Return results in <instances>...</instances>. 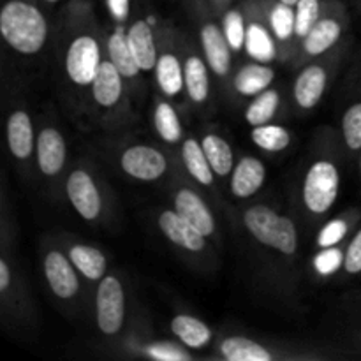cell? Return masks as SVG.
<instances>
[{
    "instance_id": "obj_29",
    "label": "cell",
    "mask_w": 361,
    "mask_h": 361,
    "mask_svg": "<svg viewBox=\"0 0 361 361\" xmlns=\"http://www.w3.org/2000/svg\"><path fill=\"white\" fill-rule=\"evenodd\" d=\"M154 127L162 141L166 143H180L183 136L182 122L176 109L168 101H157L154 111Z\"/></svg>"
},
{
    "instance_id": "obj_26",
    "label": "cell",
    "mask_w": 361,
    "mask_h": 361,
    "mask_svg": "<svg viewBox=\"0 0 361 361\" xmlns=\"http://www.w3.org/2000/svg\"><path fill=\"white\" fill-rule=\"evenodd\" d=\"M182 161L189 175L203 187H214L215 173L204 155L203 145L196 137H187L182 143Z\"/></svg>"
},
{
    "instance_id": "obj_18",
    "label": "cell",
    "mask_w": 361,
    "mask_h": 361,
    "mask_svg": "<svg viewBox=\"0 0 361 361\" xmlns=\"http://www.w3.org/2000/svg\"><path fill=\"white\" fill-rule=\"evenodd\" d=\"M127 42H129V48L136 59L137 66H140L141 73L154 71L157 66L159 53L150 23L145 20L134 21L127 30Z\"/></svg>"
},
{
    "instance_id": "obj_11",
    "label": "cell",
    "mask_w": 361,
    "mask_h": 361,
    "mask_svg": "<svg viewBox=\"0 0 361 361\" xmlns=\"http://www.w3.org/2000/svg\"><path fill=\"white\" fill-rule=\"evenodd\" d=\"M201 48H203L204 60L212 73L219 78H226L231 71V46L226 39L222 27L214 21H208L201 27L200 32Z\"/></svg>"
},
{
    "instance_id": "obj_22",
    "label": "cell",
    "mask_w": 361,
    "mask_h": 361,
    "mask_svg": "<svg viewBox=\"0 0 361 361\" xmlns=\"http://www.w3.org/2000/svg\"><path fill=\"white\" fill-rule=\"evenodd\" d=\"M155 80L157 87L166 97H178L185 88V78H183V66L178 56L171 51L159 55L157 66H155Z\"/></svg>"
},
{
    "instance_id": "obj_2",
    "label": "cell",
    "mask_w": 361,
    "mask_h": 361,
    "mask_svg": "<svg viewBox=\"0 0 361 361\" xmlns=\"http://www.w3.org/2000/svg\"><path fill=\"white\" fill-rule=\"evenodd\" d=\"M243 226L257 243L277 250L282 256H295L298 252V231L295 222L267 204L247 208Z\"/></svg>"
},
{
    "instance_id": "obj_37",
    "label": "cell",
    "mask_w": 361,
    "mask_h": 361,
    "mask_svg": "<svg viewBox=\"0 0 361 361\" xmlns=\"http://www.w3.org/2000/svg\"><path fill=\"white\" fill-rule=\"evenodd\" d=\"M344 256L345 250L341 247H326L321 249V252L316 254L312 261V267L316 274L323 275V277H330V275L337 274L341 268H344Z\"/></svg>"
},
{
    "instance_id": "obj_9",
    "label": "cell",
    "mask_w": 361,
    "mask_h": 361,
    "mask_svg": "<svg viewBox=\"0 0 361 361\" xmlns=\"http://www.w3.org/2000/svg\"><path fill=\"white\" fill-rule=\"evenodd\" d=\"M157 224L162 235L180 249L192 254L203 252L207 249V236L194 228L185 217H182L175 208L162 212L157 219Z\"/></svg>"
},
{
    "instance_id": "obj_27",
    "label": "cell",
    "mask_w": 361,
    "mask_h": 361,
    "mask_svg": "<svg viewBox=\"0 0 361 361\" xmlns=\"http://www.w3.org/2000/svg\"><path fill=\"white\" fill-rule=\"evenodd\" d=\"M201 145H203L204 155H207L215 175L221 176V178H226V176L231 175L233 168L236 164L231 145L224 137L214 133L204 134L203 140H201Z\"/></svg>"
},
{
    "instance_id": "obj_42",
    "label": "cell",
    "mask_w": 361,
    "mask_h": 361,
    "mask_svg": "<svg viewBox=\"0 0 361 361\" xmlns=\"http://www.w3.org/2000/svg\"><path fill=\"white\" fill-rule=\"evenodd\" d=\"M279 2H284V4H288V6H296V4H298V0H279Z\"/></svg>"
},
{
    "instance_id": "obj_21",
    "label": "cell",
    "mask_w": 361,
    "mask_h": 361,
    "mask_svg": "<svg viewBox=\"0 0 361 361\" xmlns=\"http://www.w3.org/2000/svg\"><path fill=\"white\" fill-rule=\"evenodd\" d=\"M243 49L256 62L270 63L277 59V39L267 25L252 20L247 23L245 48Z\"/></svg>"
},
{
    "instance_id": "obj_4",
    "label": "cell",
    "mask_w": 361,
    "mask_h": 361,
    "mask_svg": "<svg viewBox=\"0 0 361 361\" xmlns=\"http://www.w3.org/2000/svg\"><path fill=\"white\" fill-rule=\"evenodd\" d=\"M102 63L101 46L90 34H80L66 51V74L76 87H90Z\"/></svg>"
},
{
    "instance_id": "obj_39",
    "label": "cell",
    "mask_w": 361,
    "mask_h": 361,
    "mask_svg": "<svg viewBox=\"0 0 361 361\" xmlns=\"http://www.w3.org/2000/svg\"><path fill=\"white\" fill-rule=\"evenodd\" d=\"M344 271L351 277L361 275V228L355 233L351 242L345 247Z\"/></svg>"
},
{
    "instance_id": "obj_30",
    "label": "cell",
    "mask_w": 361,
    "mask_h": 361,
    "mask_svg": "<svg viewBox=\"0 0 361 361\" xmlns=\"http://www.w3.org/2000/svg\"><path fill=\"white\" fill-rule=\"evenodd\" d=\"M281 106V94L275 88H267L264 92L252 97L250 104L245 109V120L249 126H263L270 123Z\"/></svg>"
},
{
    "instance_id": "obj_32",
    "label": "cell",
    "mask_w": 361,
    "mask_h": 361,
    "mask_svg": "<svg viewBox=\"0 0 361 361\" xmlns=\"http://www.w3.org/2000/svg\"><path fill=\"white\" fill-rule=\"evenodd\" d=\"M268 25L271 34L279 42H289L296 35V11L295 6L275 2L268 14Z\"/></svg>"
},
{
    "instance_id": "obj_7",
    "label": "cell",
    "mask_w": 361,
    "mask_h": 361,
    "mask_svg": "<svg viewBox=\"0 0 361 361\" xmlns=\"http://www.w3.org/2000/svg\"><path fill=\"white\" fill-rule=\"evenodd\" d=\"M67 200L85 221H95L102 212V196L94 176L83 168L71 171L66 182Z\"/></svg>"
},
{
    "instance_id": "obj_41",
    "label": "cell",
    "mask_w": 361,
    "mask_h": 361,
    "mask_svg": "<svg viewBox=\"0 0 361 361\" xmlns=\"http://www.w3.org/2000/svg\"><path fill=\"white\" fill-rule=\"evenodd\" d=\"M11 284H13V271H11L9 263L6 259H0V293L2 295L9 293Z\"/></svg>"
},
{
    "instance_id": "obj_5",
    "label": "cell",
    "mask_w": 361,
    "mask_h": 361,
    "mask_svg": "<svg viewBox=\"0 0 361 361\" xmlns=\"http://www.w3.org/2000/svg\"><path fill=\"white\" fill-rule=\"evenodd\" d=\"M126 321V291L115 275L99 281L95 295V323L104 335H116Z\"/></svg>"
},
{
    "instance_id": "obj_38",
    "label": "cell",
    "mask_w": 361,
    "mask_h": 361,
    "mask_svg": "<svg viewBox=\"0 0 361 361\" xmlns=\"http://www.w3.org/2000/svg\"><path fill=\"white\" fill-rule=\"evenodd\" d=\"M145 353H147L150 358L159 360V361H183L190 360V355L180 345L173 344V342H155V344H150L145 348Z\"/></svg>"
},
{
    "instance_id": "obj_36",
    "label": "cell",
    "mask_w": 361,
    "mask_h": 361,
    "mask_svg": "<svg viewBox=\"0 0 361 361\" xmlns=\"http://www.w3.org/2000/svg\"><path fill=\"white\" fill-rule=\"evenodd\" d=\"M296 11V37L303 39L321 18L319 0H298Z\"/></svg>"
},
{
    "instance_id": "obj_16",
    "label": "cell",
    "mask_w": 361,
    "mask_h": 361,
    "mask_svg": "<svg viewBox=\"0 0 361 361\" xmlns=\"http://www.w3.org/2000/svg\"><path fill=\"white\" fill-rule=\"evenodd\" d=\"M345 30V20L338 14L323 16L317 20L312 30L302 39L307 56H319L338 44Z\"/></svg>"
},
{
    "instance_id": "obj_33",
    "label": "cell",
    "mask_w": 361,
    "mask_h": 361,
    "mask_svg": "<svg viewBox=\"0 0 361 361\" xmlns=\"http://www.w3.org/2000/svg\"><path fill=\"white\" fill-rule=\"evenodd\" d=\"M342 140L351 154L361 150V97L349 102L342 115Z\"/></svg>"
},
{
    "instance_id": "obj_40",
    "label": "cell",
    "mask_w": 361,
    "mask_h": 361,
    "mask_svg": "<svg viewBox=\"0 0 361 361\" xmlns=\"http://www.w3.org/2000/svg\"><path fill=\"white\" fill-rule=\"evenodd\" d=\"M108 4L109 14L115 18L118 23H123L129 16V7H130V0H106Z\"/></svg>"
},
{
    "instance_id": "obj_35",
    "label": "cell",
    "mask_w": 361,
    "mask_h": 361,
    "mask_svg": "<svg viewBox=\"0 0 361 361\" xmlns=\"http://www.w3.org/2000/svg\"><path fill=\"white\" fill-rule=\"evenodd\" d=\"M353 229V219L351 217H337L331 219L328 224L323 226V229L317 235V247L319 249H326V247H337L341 245Z\"/></svg>"
},
{
    "instance_id": "obj_43",
    "label": "cell",
    "mask_w": 361,
    "mask_h": 361,
    "mask_svg": "<svg viewBox=\"0 0 361 361\" xmlns=\"http://www.w3.org/2000/svg\"><path fill=\"white\" fill-rule=\"evenodd\" d=\"M358 169H360V175H361V150H360V159H358Z\"/></svg>"
},
{
    "instance_id": "obj_44",
    "label": "cell",
    "mask_w": 361,
    "mask_h": 361,
    "mask_svg": "<svg viewBox=\"0 0 361 361\" xmlns=\"http://www.w3.org/2000/svg\"><path fill=\"white\" fill-rule=\"evenodd\" d=\"M46 2H48V4H56V2H59V0H46Z\"/></svg>"
},
{
    "instance_id": "obj_3",
    "label": "cell",
    "mask_w": 361,
    "mask_h": 361,
    "mask_svg": "<svg viewBox=\"0 0 361 361\" xmlns=\"http://www.w3.org/2000/svg\"><path fill=\"white\" fill-rule=\"evenodd\" d=\"M341 192V171L335 162L319 159L307 169L302 185V200L316 217L328 214Z\"/></svg>"
},
{
    "instance_id": "obj_28",
    "label": "cell",
    "mask_w": 361,
    "mask_h": 361,
    "mask_svg": "<svg viewBox=\"0 0 361 361\" xmlns=\"http://www.w3.org/2000/svg\"><path fill=\"white\" fill-rule=\"evenodd\" d=\"M219 351L229 361H271L274 355L259 342L245 337H228L221 342Z\"/></svg>"
},
{
    "instance_id": "obj_17",
    "label": "cell",
    "mask_w": 361,
    "mask_h": 361,
    "mask_svg": "<svg viewBox=\"0 0 361 361\" xmlns=\"http://www.w3.org/2000/svg\"><path fill=\"white\" fill-rule=\"evenodd\" d=\"M92 99L104 109L115 108L123 95V76L111 60H102L95 80L92 81Z\"/></svg>"
},
{
    "instance_id": "obj_1",
    "label": "cell",
    "mask_w": 361,
    "mask_h": 361,
    "mask_svg": "<svg viewBox=\"0 0 361 361\" xmlns=\"http://www.w3.org/2000/svg\"><path fill=\"white\" fill-rule=\"evenodd\" d=\"M0 34L11 49L35 55L48 39V21L41 9L27 0H9L0 11Z\"/></svg>"
},
{
    "instance_id": "obj_24",
    "label": "cell",
    "mask_w": 361,
    "mask_h": 361,
    "mask_svg": "<svg viewBox=\"0 0 361 361\" xmlns=\"http://www.w3.org/2000/svg\"><path fill=\"white\" fill-rule=\"evenodd\" d=\"M67 256L73 261L74 268L80 271L88 281H102L106 277V268H108V259L99 249L92 245H83V243H74L69 247Z\"/></svg>"
},
{
    "instance_id": "obj_8",
    "label": "cell",
    "mask_w": 361,
    "mask_h": 361,
    "mask_svg": "<svg viewBox=\"0 0 361 361\" xmlns=\"http://www.w3.org/2000/svg\"><path fill=\"white\" fill-rule=\"evenodd\" d=\"M80 271L74 268L73 261L60 250H49L44 256V275L49 289L56 298L73 300L80 293Z\"/></svg>"
},
{
    "instance_id": "obj_25",
    "label": "cell",
    "mask_w": 361,
    "mask_h": 361,
    "mask_svg": "<svg viewBox=\"0 0 361 361\" xmlns=\"http://www.w3.org/2000/svg\"><path fill=\"white\" fill-rule=\"evenodd\" d=\"M106 46H108V59L118 69L123 80H134V78H137L141 69L137 66L136 59H134L133 51H130L129 42H127V32L123 30V27H116L109 34L108 44Z\"/></svg>"
},
{
    "instance_id": "obj_12",
    "label": "cell",
    "mask_w": 361,
    "mask_h": 361,
    "mask_svg": "<svg viewBox=\"0 0 361 361\" xmlns=\"http://www.w3.org/2000/svg\"><path fill=\"white\" fill-rule=\"evenodd\" d=\"M175 210L185 217L194 228L200 229L207 238L217 233V222L203 197L189 187H180L175 194Z\"/></svg>"
},
{
    "instance_id": "obj_13",
    "label": "cell",
    "mask_w": 361,
    "mask_h": 361,
    "mask_svg": "<svg viewBox=\"0 0 361 361\" xmlns=\"http://www.w3.org/2000/svg\"><path fill=\"white\" fill-rule=\"evenodd\" d=\"M264 180H267V166L263 164V161L245 155L236 162L229 175V189L238 200H249L259 192L261 187L264 185Z\"/></svg>"
},
{
    "instance_id": "obj_20",
    "label": "cell",
    "mask_w": 361,
    "mask_h": 361,
    "mask_svg": "<svg viewBox=\"0 0 361 361\" xmlns=\"http://www.w3.org/2000/svg\"><path fill=\"white\" fill-rule=\"evenodd\" d=\"M207 60L200 55H189L183 62V78H185L187 97L196 106L204 104L210 97V74Z\"/></svg>"
},
{
    "instance_id": "obj_19",
    "label": "cell",
    "mask_w": 361,
    "mask_h": 361,
    "mask_svg": "<svg viewBox=\"0 0 361 361\" xmlns=\"http://www.w3.org/2000/svg\"><path fill=\"white\" fill-rule=\"evenodd\" d=\"M275 80V71L268 63H261L252 60L236 71L233 78V87L236 94L243 97H256L257 94L271 87Z\"/></svg>"
},
{
    "instance_id": "obj_34",
    "label": "cell",
    "mask_w": 361,
    "mask_h": 361,
    "mask_svg": "<svg viewBox=\"0 0 361 361\" xmlns=\"http://www.w3.org/2000/svg\"><path fill=\"white\" fill-rule=\"evenodd\" d=\"M222 32L231 46L233 53L242 51L245 48V35H247V21L240 9H229L222 16Z\"/></svg>"
},
{
    "instance_id": "obj_45",
    "label": "cell",
    "mask_w": 361,
    "mask_h": 361,
    "mask_svg": "<svg viewBox=\"0 0 361 361\" xmlns=\"http://www.w3.org/2000/svg\"><path fill=\"white\" fill-rule=\"evenodd\" d=\"M360 6H361V0H360Z\"/></svg>"
},
{
    "instance_id": "obj_6",
    "label": "cell",
    "mask_w": 361,
    "mask_h": 361,
    "mask_svg": "<svg viewBox=\"0 0 361 361\" xmlns=\"http://www.w3.org/2000/svg\"><path fill=\"white\" fill-rule=\"evenodd\" d=\"M120 168L127 176L140 182H155L168 171V159L150 145H133L120 155Z\"/></svg>"
},
{
    "instance_id": "obj_31",
    "label": "cell",
    "mask_w": 361,
    "mask_h": 361,
    "mask_svg": "<svg viewBox=\"0 0 361 361\" xmlns=\"http://www.w3.org/2000/svg\"><path fill=\"white\" fill-rule=\"evenodd\" d=\"M250 140H252L254 145H257L261 150L277 154V152L286 150V148L291 145V133L282 126L263 123V126L252 127Z\"/></svg>"
},
{
    "instance_id": "obj_15",
    "label": "cell",
    "mask_w": 361,
    "mask_h": 361,
    "mask_svg": "<svg viewBox=\"0 0 361 361\" xmlns=\"http://www.w3.org/2000/svg\"><path fill=\"white\" fill-rule=\"evenodd\" d=\"M328 87V71L323 63L307 66L296 76L293 85V97L302 109H312L319 104Z\"/></svg>"
},
{
    "instance_id": "obj_14",
    "label": "cell",
    "mask_w": 361,
    "mask_h": 361,
    "mask_svg": "<svg viewBox=\"0 0 361 361\" xmlns=\"http://www.w3.org/2000/svg\"><path fill=\"white\" fill-rule=\"evenodd\" d=\"M7 147L11 155L18 161H28L35 154V141L37 136L34 133L32 118L25 109H14L7 118L6 126Z\"/></svg>"
},
{
    "instance_id": "obj_23",
    "label": "cell",
    "mask_w": 361,
    "mask_h": 361,
    "mask_svg": "<svg viewBox=\"0 0 361 361\" xmlns=\"http://www.w3.org/2000/svg\"><path fill=\"white\" fill-rule=\"evenodd\" d=\"M171 331L187 349H192V351L207 348L214 337L207 323L189 314H178L173 317Z\"/></svg>"
},
{
    "instance_id": "obj_10",
    "label": "cell",
    "mask_w": 361,
    "mask_h": 361,
    "mask_svg": "<svg viewBox=\"0 0 361 361\" xmlns=\"http://www.w3.org/2000/svg\"><path fill=\"white\" fill-rule=\"evenodd\" d=\"M35 159H37L39 171L44 176L60 175L66 166L67 145L62 133L55 127H44L39 130L37 141H35Z\"/></svg>"
}]
</instances>
